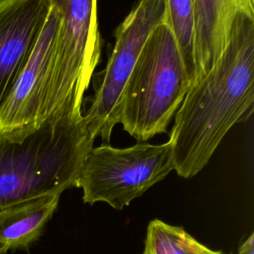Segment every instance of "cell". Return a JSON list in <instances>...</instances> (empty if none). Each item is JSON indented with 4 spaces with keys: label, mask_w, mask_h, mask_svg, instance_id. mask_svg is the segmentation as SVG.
I'll return each instance as SVG.
<instances>
[{
    "label": "cell",
    "mask_w": 254,
    "mask_h": 254,
    "mask_svg": "<svg viewBox=\"0 0 254 254\" xmlns=\"http://www.w3.org/2000/svg\"><path fill=\"white\" fill-rule=\"evenodd\" d=\"M254 19L235 17L227 45L205 76L189 88L170 133L174 170L197 175L238 122L253 112Z\"/></svg>",
    "instance_id": "1"
},
{
    "label": "cell",
    "mask_w": 254,
    "mask_h": 254,
    "mask_svg": "<svg viewBox=\"0 0 254 254\" xmlns=\"http://www.w3.org/2000/svg\"><path fill=\"white\" fill-rule=\"evenodd\" d=\"M94 140L83 116L44 122L21 138L0 133V207L75 187Z\"/></svg>",
    "instance_id": "2"
},
{
    "label": "cell",
    "mask_w": 254,
    "mask_h": 254,
    "mask_svg": "<svg viewBox=\"0 0 254 254\" xmlns=\"http://www.w3.org/2000/svg\"><path fill=\"white\" fill-rule=\"evenodd\" d=\"M189 88L177 42L163 21L148 37L127 79L118 123L138 142L166 133Z\"/></svg>",
    "instance_id": "3"
},
{
    "label": "cell",
    "mask_w": 254,
    "mask_h": 254,
    "mask_svg": "<svg viewBox=\"0 0 254 254\" xmlns=\"http://www.w3.org/2000/svg\"><path fill=\"white\" fill-rule=\"evenodd\" d=\"M60 23L43 123L82 117L83 95L100 61L97 0H49Z\"/></svg>",
    "instance_id": "4"
},
{
    "label": "cell",
    "mask_w": 254,
    "mask_h": 254,
    "mask_svg": "<svg viewBox=\"0 0 254 254\" xmlns=\"http://www.w3.org/2000/svg\"><path fill=\"white\" fill-rule=\"evenodd\" d=\"M173 170L169 141L160 145L138 142L127 148L102 144L86 155L75 187L82 189L83 202L103 201L121 210Z\"/></svg>",
    "instance_id": "5"
},
{
    "label": "cell",
    "mask_w": 254,
    "mask_h": 254,
    "mask_svg": "<svg viewBox=\"0 0 254 254\" xmlns=\"http://www.w3.org/2000/svg\"><path fill=\"white\" fill-rule=\"evenodd\" d=\"M164 0H138L114 32L115 44L83 116L88 133L109 142L118 123L121 95L152 31L164 21Z\"/></svg>",
    "instance_id": "6"
},
{
    "label": "cell",
    "mask_w": 254,
    "mask_h": 254,
    "mask_svg": "<svg viewBox=\"0 0 254 254\" xmlns=\"http://www.w3.org/2000/svg\"><path fill=\"white\" fill-rule=\"evenodd\" d=\"M60 15L50 4L34 49L0 108V133L24 137L43 124V110L55 57Z\"/></svg>",
    "instance_id": "7"
},
{
    "label": "cell",
    "mask_w": 254,
    "mask_h": 254,
    "mask_svg": "<svg viewBox=\"0 0 254 254\" xmlns=\"http://www.w3.org/2000/svg\"><path fill=\"white\" fill-rule=\"evenodd\" d=\"M49 10V0H0V108L34 49Z\"/></svg>",
    "instance_id": "8"
},
{
    "label": "cell",
    "mask_w": 254,
    "mask_h": 254,
    "mask_svg": "<svg viewBox=\"0 0 254 254\" xmlns=\"http://www.w3.org/2000/svg\"><path fill=\"white\" fill-rule=\"evenodd\" d=\"M194 13L196 84L223 53L235 17L243 14L254 19V0H194Z\"/></svg>",
    "instance_id": "9"
},
{
    "label": "cell",
    "mask_w": 254,
    "mask_h": 254,
    "mask_svg": "<svg viewBox=\"0 0 254 254\" xmlns=\"http://www.w3.org/2000/svg\"><path fill=\"white\" fill-rule=\"evenodd\" d=\"M60 196L45 195L0 207V254L37 241L57 210Z\"/></svg>",
    "instance_id": "10"
},
{
    "label": "cell",
    "mask_w": 254,
    "mask_h": 254,
    "mask_svg": "<svg viewBox=\"0 0 254 254\" xmlns=\"http://www.w3.org/2000/svg\"><path fill=\"white\" fill-rule=\"evenodd\" d=\"M164 22L177 42L191 87L197 77L194 0H164Z\"/></svg>",
    "instance_id": "11"
},
{
    "label": "cell",
    "mask_w": 254,
    "mask_h": 254,
    "mask_svg": "<svg viewBox=\"0 0 254 254\" xmlns=\"http://www.w3.org/2000/svg\"><path fill=\"white\" fill-rule=\"evenodd\" d=\"M183 227L160 219L149 222L142 254H215Z\"/></svg>",
    "instance_id": "12"
},
{
    "label": "cell",
    "mask_w": 254,
    "mask_h": 254,
    "mask_svg": "<svg viewBox=\"0 0 254 254\" xmlns=\"http://www.w3.org/2000/svg\"><path fill=\"white\" fill-rule=\"evenodd\" d=\"M239 254H254V233H251L249 237L241 244Z\"/></svg>",
    "instance_id": "13"
},
{
    "label": "cell",
    "mask_w": 254,
    "mask_h": 254,
    "mask_svg": "<svg viewBox=\"0 0 254 254\" xmlns=\"http://www.w3.org/2000/svg\"><path fill=\"white\" fill-rule=\"evenodd\" d=\"M215 254H223L221 251H216V253Z\"/></svg>",
    "instance_id": "14"
}]
</instances>
